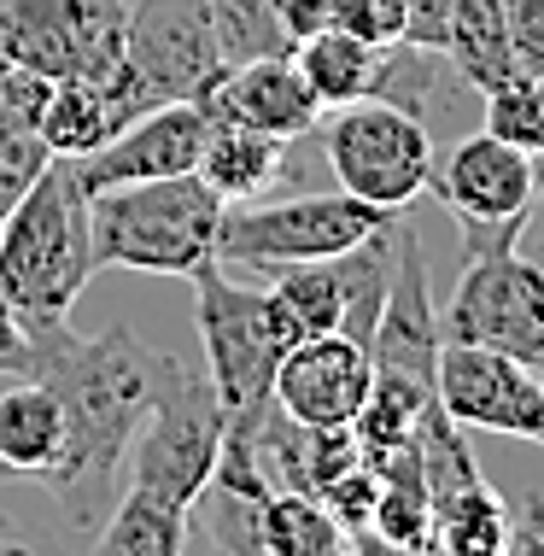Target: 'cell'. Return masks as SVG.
I'll list each match as a JSON object with an SVG mask.
<instances>
[{
  "instance_id": "26",
  "label": "cell",
  "mask_w": 544,
  "mask_h": 556,
  "mask_svg": "<svg viewBox=\"0 0 544 556\" xmlns=\"http://www.w3.org/2000/svg\"><path fill=\"white\" fill-rule=\"evenodd\" d=\"M504 533H509V504L492 492L486 475L475 486H457L445 498H433V551L492 556V551H504Z\"/></svg>"
},
{
  "instance_id": "29",
  "label": "cell",
  "mask_w": 544,
  "mask_h": 556,
  "mask_svg": "<svg viewBox=\"0 0 544 556\" xmlns=\"http://www.w3.org/2000/svg\"><path fill=\"white\" fill-rule=\"evenodd\" d=\"M504 29H509L516 71L544 77V0H504Z\"/></svg>"
},
{
  "instance_id": "14",
  "label": "cell",
  "mask_w": 544,
  "mask_h": 556,
  "mask_svg": "<svg viewBox=\"0 0 544 556\" xmlns=\"http://www.w3.org/2000/svg\"><path fill=\"white\" fill-rule=\"evenodd\" d=\"M369 375H375L369 345L345 334H316V340L287 345L269 399L305 428H352L363 399H369Z\"/></svg>"
},
{
  "instance_id": "25",
  "label": "cell",
  "mask_w": 544,
  "mask_h": 556,
  "mask_svg": "<svg viewBox=\"0 0 544 556\" xmlns=\"http://www.w3.org/2000/svg\"><path fill=\"white\" fill-rule=\"evenodd\" d=\"M352 551V533L334 521L316 492L276 486L264 498V556H340Z\"/></svg>"
},
{
  "instance_id": "17",
  "label": "cell",
  "mask_w": 544,
  "mask_h": 556,
  "mask_svg": "<svg viewBox=\"0 0 544 556\" xmlns=\"http://www.w3.org/2000/svg\"><path fill=\"white\" fill-rule=\"evenodd\" d=\"M287 170V141L276 135H258L246 124H217L211 117L205 129V147H200V176L211 182L223 205H240V200H258L281 182Z\"/></svg>"
},
{
  "instance_id": "9",
  "label": "cell",
  "mask_w": 544,
  "mask_h": 556,
  "mask_svg": "<svg viewBox=\"0 0 544 556\" xmlns=\"http://www.w3.org/2000/svg\"><path fill=\"white\" fill-rule=\"evenodd\" d=\"M124 29L129 0H0V59L48 83L112 77Z\"/></svg>"
},
{
  "instance_id": "12",
  "label": "cell",
  "mask_w": 544,
  "mask_h": 556,
  "mask_svg": "<svg viewBox=\"0 0 544 556\" xmlns=\"http://www.w3.org/2000/svg\"><path fill=\"white\" fill-rule=\"evenodd\" d=\"M428 188L463 229L533 223L544 200V164L533 153H521V147L497 141L492 129H480V135H463L445 159H433Z\"/></svg>"
},
{
  "instance_id": "21",
  "label": "cell",
  "mask_w": 544,
  "mask_h": 556,
  "mask_svg": "<svg viewBox=\"0 0 544 556\" xmlns=\"http://www.w3.org/2000/svg\"><path fill=\"white\" fill-rule=\"evenodd\" d=\"M269 305L287 328V340H316V334H340L345 323V281L334 258H305V264H281L269 269Z\"/></svg>"
},
{
  "instance_id": "32",
  "label": "cell",
  "mask_w": 544,
  "mask_h": 556,
  "mask_svg": "<svg viewBox=\"0 0 544 556\" xmlns=\"http://www.w3.org/2000/svg\"><path fill=\"white\" fill-rule=\"evenodd\" d=\"M269 7H276L287 41H305L316 29H328V0H269Z\"/></svg>"
},
{
  "instance_id": "11",
  "label": "cell",
  "mask_w": 544,
  "mask_h": 556,
  "mask_svg": "<svg viewBox=\"0 0 544 556\" xmlns=\"http://www.w3.org/2000/svg\"><path fill=\"white\" fill-rule=\"evenodd\" d=\"M433 399H440V410L457 428L509 433V440H539L544 445V387H539V369H527V364H516V357H504V352L440 340Z\"/></svg>"
},
{
  "instance_id": "1",
  "label": "cell",
  "mask_w": 544,
  "mask_h": 556,
  "mask_svg": "<svg viewBox=\"0 0 544 556\" xmlns=\"http://www.w3.org/2000/svg\"><path fill=\"white\" fill-rule=\"evenodd\" d=\"M24 328H29L24 381L53 387L59 410H65V445H59L53 469L41 475V486L59 498L71 528H83L94 539L105 509L124 492L129 445L141 433L176 357L147 345L124 323L105 328V334H77L65 317L24 323Z\"/></svg>"
},
{
  "instance_id": "31",
  "label": "cell",
  "mask_w": 544,
  "mask_h": 556,
  "mask_svg": "<svg viewBox=\"0 0 544 556\" xmlns=\"http://www.w3.org/2000/svg\"><path fill=\"white\" fill-rule=\"evenodd\" d=\"M509 556H544V498L527 492V498L509 504V533H504Z\"/></svg>"
},
{
  "instance_id": "19",
  "label": "cell",
  "mask_w": 544,
  "mask_h": 556,
  "mask_svg": "<svg viewBox=\"0 0 544 556\" xmlns=\"http://www.w3.org/2000/svg\"><path fill=\"white\" fill-rule=\"evenodd\" d=\"M381 498H375L369 533L381 551H433V498H428V475H421L416 440L398 445L381 463Z\"/></svg>"
},
{
  "instance_id": "24",
  "label": "cell",
  "mask_w": 544,
  "mask_h": 556,
  "mask_svg": "<svg viewBox=\"0 0 544 556\" xmlns=\"http://www.w3.org/2000/svg\"><path fill=\"white\" fill-rule=\"evenodd\" d=\"M375 41H363L352 36V29H316V36L305 41H293V65L305 71V83H311V94L322 100V112H334V106H352V100L369 94V77H375Z\"/></svg>"
},
{
  "instance_id": "4",
  "label": "cell",
  "mask_w": 544,
  "mask_h": 556,
  "mask_svg": "<svg viewBox=\"0 0 544 556\" xmlns=\"http://www.w3.org/2000/svg\"><path fill=\"white\" fill-rule=\"evenodd\" d=\"M193 323H200L205 345V381L217 393L223 416H229L235 440H258V416L276 387V364L287 357V328L269 305V288H240L223 276V264L211 258L193 269Z\"/></svg>"
},
{
  "instance_id": "15",
  "label": "cell",
  "mask_w": 544,
  "mask_h": 556,
  "mask_svg": "<svg viewBox=\"0 0 544 556\" xmlns=\"http://www.w3.org/2000/svg\"><path fill=\"white\" fill-rule=\"evenodd\" d=\"M200 106L217 124H246L258 135H276V141H299L322 124V100L311 94L293 53H264L246 59V65H229Z\"/></svg>"
},
{
  "instance_id": "23",
  "label": "cell",
  "mask_w": 544,
  "mask_h": 556,
  "mask_svg": "<svg viewBox=\"0 0 544 556\" xmlns=\"http://www.w3.org/2000/svg\"><path fill=\"white\" fill-rule=\"evenodd\" d=\"M94 551L100 556H181L188 551V509L164 504L153 492L124 486L117 504L105 509Z\"/></svg>"
},
{
  "instance_id": "8",
  "label": "cell",
  "mask_w": 544,
  "mask_h": 556,
  "mask_svg": "<svg viewBox=\"0 0 544 556\" xmlns=\"http://www.w3.org/2000/svg\"><path fill=\"white\" fill-rule=\"evenodd\" d=\"M322 147L334 164V182L381 212H404L433 176L428 124L387 100H352V106L322 112Z\"/></svg>"
},
{
  "instance_id": "20",
  "label": "cell",
  "mask_w": 544,
  "mask_h": 556,
  "mask_svg": "<svg viewBox=\"0 0 544 556\" xmlns=\"http://www.w3.org/2000/svg\"><path fill=\"white\" fill-rule=\"evenodd\" d=\"M445 65L457 71L463 88L486 94L504 77H516L504 29V0H451V36H445Z\"/></svg>"
},
{
  "instance_id": "30",
  "label": "cell",
  "mask_w": 544,
  "mask_h": 556,
  "mask_svg": "<svg viewBox=\"0 0 544 556\" xmlns=\"http://www.w3.org/2000/svg\"><path fill=\"white\" fill-rule=\"evenodd\" d=\"M451 36V0H404V41L445 53Z\"/></svg>"
},
{
  "instance_id": "13",
  "label": "cell",
  "mask_w": 544,
  "mask_h": 556,
  "mask_svg": "<svg viewBox=\"0 0 544 556\" xmlns=\"http://www.w3.org/2000/svg\"><path fill=\"white\" fill-rule=\"evenodd\" d=\"M211 117L200 100H164V106L141 112L135 124H124L105 147L71 159L88 193L117 188V182H153V176H181L200 170V147H205Z\"/></svg>"
},
{
  "instance_id": "5",
  "label": "cell",
  "mask_w": 544,
  "mask_h": 556,
  "mask_svg": "<svg viewBox=\"0 0 544 556\" xmlns=\"http://www.w3.org/2000/svg\"><path fill=\"white\" fill-rule=\"evenodd\" d=\"M223 416L217 393L200 369H188L176 357L170 375H164L153 410H147L141 433L129 445V463H124V486L135 492H153V498L176 504V509H193V498L211 486L217 475V451H223Z\"/></svg>"
},
{
  "instance_id": "27",
  "label": "cell",
  "mask_w": 544,
  "mask_h": 556,
  "mask_svg": "<svg viewBox=\"0 0 544 556\" xmlns=\"http://www.w3.org/2000/svg\"><path fill=\"white\" fill-rule=\"evenodd\" d=\"M486 129L497 135V141L521 147V153L544 159V77H527V71H516V77H504L497 88H486Z\"/></svg>"
},
{
  "instance_id": "7",
  "label": "cell",
  "mask_w": 544,
  "mask_h": 556,
  "mask_svg": "<svg viewBox=\"0 0 544 556\" xmlns=\"http://www.w3.org/2000/svg\"><path fill=\"white\" fill-rule=\"evenodd\" d=\"M392 212L357 200V193H299V200H240L223 212L217 229V264L240 269H281V264H305V258H334V252L357 247L363 235H375Z\"/></svg>"
},
{
  "instance_id": "10",
  "label": "cell",
  "mask_w": 544,
  "mask_h": 556,
  "mask_svg": "<svg viewBox=\"0 0 544 556\" xmlns=\"http://www.w3.org/2000/svg\"><path fill=\"white\" fill-rule=\"evenodd\" d=\"M117 71L153 106H164V100H205L217 88V77L229 71L217 53V36H211L205 0H129Z\"/></svg>"
},
{
  "instance_id": "3",
  "label": "cell",
  "mask_w": 544,
  "mask_h": 556,
  "mask_svg": "<svg viewBox=\"0 0 544 556\" xmlns=\"http://www.w3.org/2000/svg\"><path fill=\"white\" fill-rule=\"evenodd\" d=\"M229 205L200 170L117 182L88 193L94 269H147V276H193L217 258V229Z\"/></svg>"
},
{
  "instance_id": "6",
  "label": "cell",
  "mask_w": 544,
  "mask_h": 556,
  "mask_svg": "<svg viewBox=\"0 0 544 556\" xmlns=\"http://www.w3.org/2000/svg\"><path fill=\"white\" fill-rule=\"evenodd\" d=\"M440 340L486 345L544 369V258H527L521 247L463 252V276L440 311Z\"/></svg>"
},
{
  "instance_id": "2",
  "label": "cell",
  "mask_w": 544,
  "mask_h": 556,
  "mask_svg": "<svg viewBox=\"0 0 544 556\" xmlns=\"http://www.w3.org/2000/svg\"><path fill=\"white\" fill-rule=\"evenodd\" d=\"M94 276L88 188L71 159H48L18 205L0 217V299L24 323H59Z\"/></svg>"
},
{
  "instance_id": "16",
  "label": "cell",
  "mask_w": 544,
  "mask_h": 556,
  "mask_svg": "<svg viewBox=\"0 0 544 556\" xmlns=\"http://www.w3.org/2000/svg\"><path fill=\"white\" fill-rule=\"evenodd\" d=\"M48 77L0 59V217L18 205V193L41 176L48 164V141H41V106H48Z\"/></svg>"
},
{
  "instance_id": "34",
  "label": "cell",
  "mask_w": 544,
  "mask_h": 556,
  "mask_svg": "<svg viewBox=\"0 0 544 556\" xmlns=\"http://www.w3.org/2000/svg\"><path fill=\"white\" fill-rule=\"evenodd\" d=\"M539 258H544V252H539ZM539 387H544V369H539Z\"/></svg>"
},
{
  "instance_id": "33",
  "label": "cell",
  "mask_w": 544,
  "mask_h": 556,
  "mask_svg": "<svg viewBox=\"0 0 544 556\" xmlns=\"http://www.w3.org/2000/svg\"><path fill=\"white\" fill-rule=\"evenodd\" d=\"M24 357H29V328L24 317L0 299V375H24Z\"/></svg>"
},
{
  "instance_id": "18",
  "label": "cell",
  "mask_w": 544,
  "mask_h": 556,
  "mask_svg": "<svg viewBox=\"0 0 544 556\" xmlns=\"http://www.w3.org/2000/svg\"><path fill=\"white\" fill-rule=\"evenodd\" d=\"M59 445H65V410H59L53 387L24 381L0 393V469L41 480L53 469Z\"/></svg>"
},
{
  "instance_id": "28",
  "label": "cell",
  "mask_w": 544,
  "mask_h": 556,
  "mask_svg": "<svg viewBox=\"0 0 544 556\" xmlns=\"http://www.w3.org/2000/svg\"><path fill=\"white\" fill-rule=\"evenodd\" d=\"M328 24L363 41H404V0H328Z\"/></svg>"
},
{
  "instance_id": "22",
  "label": "cell",
  "mask_w": 544,
  "mask_h": 556,
  "mask_svg": "<svg viewBox=\"0 0 544 556\" xmlns=\"http://www.w3.org/2000/svg\"><path fill=\"white\" fill-rule=\"evenodd\" d=\"M41 141H48L53 159H83L105 147L117 129V112H112V94H105L100 77H65L48 88V106H41Z\"/></svg>"
}]
</instances>
